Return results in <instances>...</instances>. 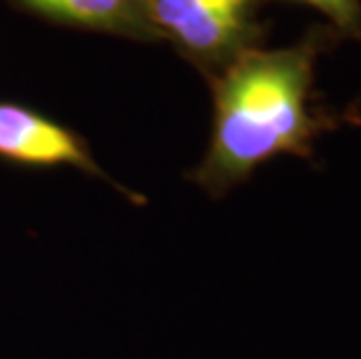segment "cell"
<instances>
[{
    "instance_id": "obj_3",
    "label": "cell",
    "mask_w": 361,
    "mask_h": 359,
    "mask_svg": "<svg viewBox=\"0 0 361 359\" xmlns=\"http://www.w3.org/2000/svg\"><path fill=\"white\" fill-rule=\"evenodd\" d=\"M0 159L33 168L73 166L82 173L114 185L110 175L91 154L82 135L59 124V121L44 117L42 112L24 108L19 103L0 101ZM114 187L133 201L145 203V198L126 192L124 187Z\"/></svg>"
},
{
    "instance_id": "obj_2",
    "label": "cell",
    "mask_w": 361,
    "mask_h": 359,
    "mask_svg": "<svg viewBox=\"0 0 361 359\" xmlns=\"http://www.w3.org/2000/svg\"><path fill=\"white\" fill-rule=\"evenodd\" d=\"M161 40L205 78L221 73L238 56L261 47V0H147Z\"/></svg>"
},
{
    "instance_id": "obj_4",
    "label": "cell",
    "mask_w": 361,
    "mask_h": 359,
    "mask_svg": "<svg viewBox=\"0 0 361 359\" xmlns=\"http://www.w3.org/2000/svg\"><path fill=\"white\" fill-rule=\"evenodd\" d=\"M14 5L56 24L101 30L133 40H161L147 0H12Z\"/></svg>"
},
{
    "instance_id": "obj_1",
    "label": "cell",
    "mask_w": 361,
    "mask_h": 359,
    "mask_svg": "<svg viewBox=\"0 0 361 359\" xmlns=\"http://www.w3.org/2000/svg\"><path fill=\"white\" fill-rule=\"evenodd\" d=\"M341 37L331 26H312L296 44L252 49L207 78L212 87V135L203 162L187 178L205 194L224 196L275 157H314V142L359 110L326 108L314 89L317 59Z\"/></svg>"
},
{
    "instance_id": "obj_5",
    "label": "cell",
    "mask_w": 361,
    "mask_h": 359,
    "mask_svg": "<svg viewBox=\"0 0 361 359\" xmlns=\"http://www.w3.org/2000/svg\"><path fill=\"white\" fill-rule=\"evenodd\" d=\"M319 10L338 33L361 40V0H294Z\"/></svg>"
}]
</instances>
